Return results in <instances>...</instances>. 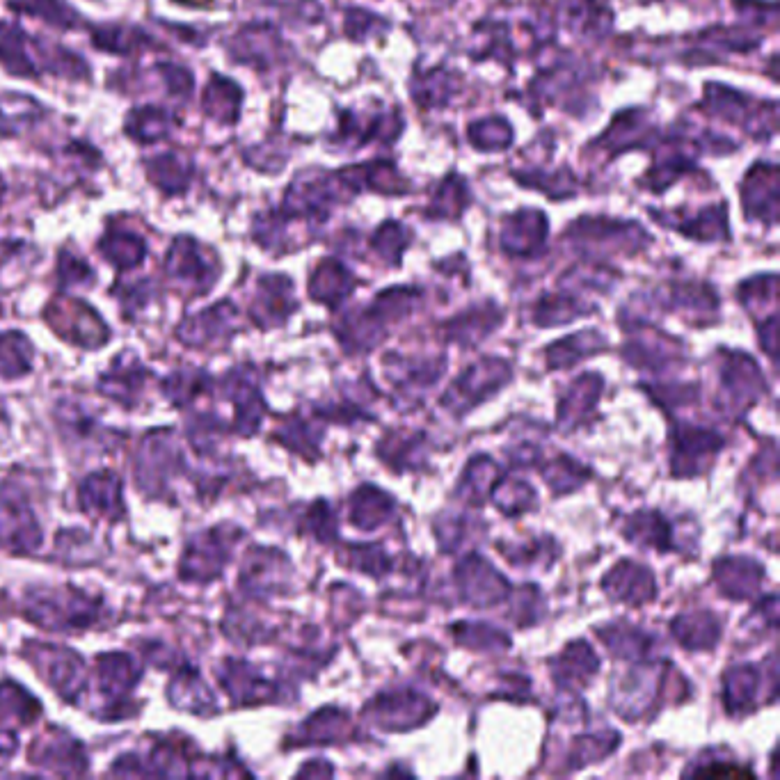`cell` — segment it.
<instances>
[{
  "mask_svg": "<svg viewBox=\"0 0 780 780\" xmlns=\"http://www.w3.org/2000/svg\"><path fill=\"white\" fill-rule=\"evenodd\" d=\"M472 142L479 147H504L511 142V129L499 119H485L472 126Z\"/></svg>",
  "mask_w": 780,
  "mask_h": 780,
  "instance_id": "cell-1",
  "label": "cell"
}]
</instances>
